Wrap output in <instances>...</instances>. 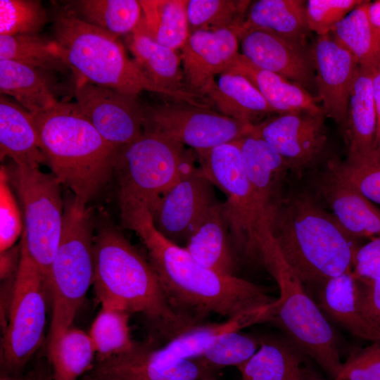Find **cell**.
<instances>
[{
	"instance_id": "obj_1",
	"label": "cell",
	"mask_w": 380,
	"mask_h": 380,
	"mask_svg": "<svg viewBox=\"0 0 380 380\" xmlns=\"http://www.w3.org/2000/svg\"><path fill=\"white\" fill-rule=\"evenodd\" d=\"M120 205L122 224L144 243L149 262L171 303L179 312L204 322L210 314L229 319L277 300L262 286L221 274L200 264L184 247L157 229L146 205L122 199Z\"/></svg>"
},
{
	"instance_id": "obj_2",
	"label": "cell",
	"mask_w": 380,
	"mask_h": 380,
	"mask_svg": "<svg viewBox=\"0 0 380 380\" xmlns=\"http://www.w3.org/2000/svg\"><path fill=\"white\" fill-rule=\"evenodd\" d=\"M94 262L101 304L141 315L156 345L203 323L172 305L151 263L117 229L106 226L94 236Z\"/></svg>"
},
{
	"instance_id": "obj_3",
	"label": "cell",
	"mask_w": 380,
	"mask_h": 380,
	"mask_svg": "<svg viewBox=\"0 0 380 380\" xmlns=\"http://www.w3.org/2000/svg\"><path fill=\"white\" fill-rule=\"evenodd\" d=\"M271 232L284 259L305 286L315 291L353 270L360 246L320 201L307 192L284 197Z\"/></svg>"
},
{
	"instance_id": "obj_4",
	"label": "cell",
	"mask_w": 380,
	"mask_h": 380,
	"mask_svg": "<svg viewBox=\"0 0 380 380\" xmlns=\"http://www.w3.org/2000/svg\"><path fill=\"white\" fill-rule=\"evenodd\" d=\"M32 115L51 173L87 204L114 174L119 149L98 132L76 103L58 101Z\"/></svg>"
},
{
	"instance_id": "obj_5",
	"label": "cell",
	"mask_w": 380,
	"mask_h": 380,
	"mask_svg": "<svg viewBox=\"0 0 380 380\" xmlns=\"http://www.w3.org/2000/svg\"><path fill=\"white\" fill-rule=\"evenodd\" d=\"M87 205L75 196L64 203L61 239L46 280L52 299L47 353L72 327L94 284L95 236L92 211Z\"/></svg>"
},
{
	"instance_id": "obj_6",
	"label": "cell",
	"mask_w": 380,
	"mask_h": 380,
	"mask_svg": "<svg viewBox=\"0 0 380 380\" xmlns=\"http://www.w3.org/2000/svg\"><path fill=\"white\" fill-rule=\"evenodd\" d=\"M53 30L77 76L129 96H138L144 90L165 96L129 58L118 37L84 22L65 8L56 15Z\"/></svg>"
},
{
	"instance_id": "obj_7",
	"label": "cell",
	"mask_w": 380,
	"mask_h": 380,
	"mask_svg": "<svg viewBox=\"0 0 380 380\" xmlns=\"http://www.w3.org/2000/svg\"><path fill=\"white\" fill-rule=\"evenodd\" d=\"M201 169L226 197L222 213L239 260L261 263V251L272 239V221L247 176L236 141L196 152Z\"/></svg>"
},
{
	"instance_id": "obj_8",
	"label": "cell",
	"mask_w": 380,
	"mask_h": 380,
	"mask_svg": "<svg viewBox=\"0 0 380 380\" xmlns=\"http://www.w3.org/2000/svg\"><path fill=\"white\" fill-rule=\"evenodd\" d=\"M262 264L279 289L278 306L271 321L334 380L343 363L338 338L330 322L284 259L274 239L264 250Z\"/></svg>"
},
{
	"instance_id": "obj_9",
	"label": "cell",
	"mask_w": 380,
	"mask_h": 380,
	"mask_svg": "<svg viewBox=\"0 0 380 380\" xmlns=\"http://www.w3.org/2000/svg\"><path fill=\"white\" fill-rule=\"evenodd\" d=\"M194 165L192 155L184 145L142 129L137 139L118 153L114 175L119 198L138 201L151 210Z\"/></svg>"
},
{
	"instance_id": "obj_10",
	"label": "cell",
	"mask_w": 380,
	"mask_h": 380,
	"mask_svg": "<svg viewBox=\"0 0 380 380\" xmlns=\"http://www.w3.org/2000/svg\"><path fill=\"white\" fill-rule=\"evenodd\" d=\"M7 170L22 205L24 229L21 239L46 282L62 232L64 203L61 184L52 173L43 172L39 168L13 163Z\"/></svg>"
},
{
	"instance_id": "obj_11",
	"label": "cell",
	"mask_w": 380,
	"mask_h": 380,
	"mask_svg": "<svg viewBox=\"0 0 380 380\" xmlns=\"http://www.w3.org/2000/svg\"><path fill=\"white\" fill-rule=\"evenodd\" d=\"M20 246V260L1 346V365L13 374L22 369L40 347L46 317L45 278L22 239Z\"/></svg>"
},
{
	"instance_id": "obj_12",
	"label": "cell",
	"mask_w": 380,
	"mask_h": 380,
	"mask_svg": "<svg viewBox=\"0 0 380 380\" xmlns=\"http://www.w3.org/2000/svg\"><path fill=\"white\" fill-rule=\"evenodd\" d=\"M253 124L184 101L143 105L142 129L189 146L196 152L238 141L250 133Z\"/></svg>"
},
{
	"instance_id": "obj_13",
	"label": "cell",
	"mask_w": 380,
	"mask_h": 380,
	"mask_svg": "<svg viewBox=\"0 0 380 380\" xmlns=\"http://www.w3.org/2000/svg\"><path fill=\"white\" fill-rule=\"evenodd\" d=\"M324 113L296 111L279 113L253 123L250 133L266 141L297 174L314 167L327 144Z\"/></svg>"
},
{
	"instance_id": "obj_14",
	"label": "cell",
	"mask_w": 380,
	"mask_h": 380,
	"mask_svg": "<svg viewBox=\"0 0 380 380\" xmlns=\"http://www.w3.org/2000/svg\"><path fill=\"white\" fill-rule=\"evenodd\" d=\"M76 103L98 132L118 149L142 132L143 105L137 96L99 86L77 76Z\"/></svg>"
},
{
	"instance_id": "obj_15",
	"label": "cell",
	"mask_w": 380,
	"mask_h": 380,
	"mask_svg": "<svg viewBox=\"0 0 380 380\" xmlns=\"http://www.w3.org/2000/svg\"><path fill=\"white\" fill-rule=\"evenodd\" d=\"M214 186L200 167H190L150 210L157 229L175 243L186 244L201 217L217 202Z\"/></svg>"
},
{
	"instance_id": "obj_16",
	"label": "cell",
	"mask_w": 380,
	"mask_h": 380,
	"mask_svg": "<svg viewBox=\"0 0 380 380\" xmlns=\"http://www.w3.org/2000/svg\"><path fill=\"white\" fill-rule=\"evenodd\" d=\"M242 55L255 65L279 75L305 89L315 85L311 48L306 42L281 37L264 29H236Z\"/></svg>"
},
{
	"instance_id": "obj_17",
	"label": "cell",
	"mask_w": 380,
	"mask_h": 380,
	"mask_svg": "<svg viewBox=\"0 0 380 380\" xmlns=\"http://www.w3.org/2000/svg\"><path fill=\"white\" fill-rule=\"evenodd\" d=\"M315 87L325 116L345 127L353 82L359 66L355 58L331 34L318 36L311 47Z\"/></svg>"
},
{
	"instance_id": "obj_18",
	"label": "cell",
	"mask_w": 380,
	"mask_h": 380,
	"mask_svg": "<svg viewBox=\"0 0 380 380\" xmlns=\"http://www.w3.org/2000/svg\"><path fill=\"white\" fill-rule=\"evenodd\" d=\"M311 183L316 198L350 236L372 239L380 235V208L341 175L333 160Z\"/></svg>"
},
{
	"instance_id": "obj_19",
	"label": "cell",
	"mask_w": 380,
	"mask_h": 380,
	"mask_svg": "<svg viewBox=\"0 0 380 380\" xmlns=\"http://www.w3.org/2000/svg\"><path fill=\"white\" fill-rule=\"evenodd\" d=\"M239 45L236 29L191 32L180 54L188 90L203 96L215 75L226 72L239 56Z\"/></svg>"
},
{
	"instance_id": "obj_20",
	"label": "cell",
	"mask_w": 380,
	"mask_h": 380,
	"mask_svg": "<svg viewBox=\"0 0 380 380\" xmlns=\"http://www.w3.org/2000/svg\"><path fill=\"white\" fill-rule=\"evenodd\" d=\"M217 371L198 358L165 367L150 359L141 343L129 350L96 360L80 380H215Z\"/></svg>"
},
{
	"instance_id": "obj_21",
	"label": "cell",
	"mask_w": 380,
	"mask_h": 380,
	"mask_svg": "<svg viewBox=\"0 0 380 380\" xmlns=\"http://www.w3.org/2000/svg\"><path fill=\"white\" fill-rule=\"evenodd\" d=\"M130 34L134 61L153 85L176 101L208 106L200 103L201 96L184 87L181 56L176 50L157 43L138 26Z\"/></svg>"
},
{
	"instance_id": "obj_22",
	"label": "cell",
	"mask_w": 380,
	"mask_h": 380,
	"mask_svg": "<svg viewBox=\"0 0 380 380\" xmlns=\"http://www.w3.org/2000/svg\"><path fill=\"white\" fill-rule=\"evenodd\" d=\"M236 142L248 179L272 222L284 197L283 185L287 172L290 171L289 166L284 159L260 137L250 133Z\"/></svg>"
},
{
	"instance_id": "obj_23",
	"label": "cell",
	"mask_w": 380,
	"mask_h": 380,
	"mask_svg": "<svg viewBox=\"0 0 380 380\" xmlns=\"http://www.w3.org/2000/svg\"><path fill=\"white\" fill-rule=\"evenodd\" d=\"M316 292V303L329 322L357 338L380 341V328L360 308L357 281L352 270L330 278Z\"/></svg>"
},
{
	"instance_id": "obj_24",
	"label": "cell",
	"mask_w": 380,
	"mask_h": 380,
	"mask_svg": "<svg viewBox=\"0 0 380 380\" xmlns=\"http://www.w3.org/2000/svg\"><path fill=\"white\" fill-rule=\"evenodd\" d=\"M184 248L204 267L226 276L238 277L236 255L222 213V203L216 202L201 217Z\"/></svg>"
},
{
	"instance_id": "obj_25",
	"label": "cell",
	"mask_w": 380,
	"mask_h": 380,
	"mask_svg": "<svg viewBox=\"0 0 380 380\" xmlns=\"http://www.w3.org/2000/svg\"><path fill=\"white\" fill-rule=\"evenodd\" d=\"M306 355L288 337L260 336V346L237 367L243 380H306Z\"/></svg>"
},
{
	"instance_id": "obj_26",
	"label": "cell",
	"mask_w": 380,
	"mask_h": 380,
	"mask_svg": "<svg viewBox=\"0 0 380 380\" xmlns=\"http://www.w3.org/2000/svg\"><path fill=\"white\" fill-rule=\"evenodd\" d=\"M1 159L10 158L13 163L39 168L46 163L32 114L5 95L0 96Z\"/></svg>"
},
{
	"instance_id": "obj_27",
	"label": "cell",
	"mask_w": 380,
	"mask_h": 380,
	"mask_svg": "<svg viewBox=\"0 0 380 380\" xmlns=\"http://www.w3.org/2000/svg\"><path fill=\"white\" fill-rule=\"evenodd\" d=\"M226 72L248 79L275 113L307 111L324 114L322 106L307 89L279 75L255 65L241 53Z\"/></svg>"
},
{
	"instance_id": "obj_28",
	"label": "cell",
	"mask_w": 380,
	"mask_h": 380,
	"mask_svg": "<svg viewBox=\"0 0 380 380\" xmlns=\"http://www.w3.org/2000/svg\"><path fill=\"white\" fill-rule=\"evenodd\" d=\"M343 129L348 146L347 156L366 154L376 148V115L369 68L359 65L357 69Z\"/></svg>"
},
{
	"instance_id": "obj_29",
	"label": "cell",
	"mask_w": 380,
	"mask_h": 380,
	"mask_svg": "<svg viewBox=\"0 0 380 380\" xmlns=\"http://www.w3.org/2000/svg\"><path fill=\"white\" fill-rule=\"evenodd\" d=\"M220 113L237 120L254 123L265 115L275 113L255 86L245 77L229 72L220 74L203 93Z\"/></svg>"
},
{
	"instance_id": "obj_30",
	"label": "cell",
	"mask_w": 380,
	"mask_h": 380,
	"mask_svg": "<svg viewBox=\"0 0 380 380\" xmlns=\"http://www.w3.org/2000/svg\"><path fill=\"white\" fill-rule=\"evenodd\" d=\"M51 72L0 60V90L32 115L56 104Z\"/></svg>"
},
{
	"instance_id": "obj_31",
	"label": "cell",
	"mask_w": 380,
	"mask_h": 380,
	"mask_svg": "<svg viewBox=\"0 0 380 380\" xmlns=\"http://www.w3.org/2000/svg\"><path fill=\"white\" fill-rule=\"evenodd\" d=\"M244 26L266 30L281 37L306 42V4L301 0H258L251 4Z\"/></svg>"
},
{
	"instance_id": "obj_32",
	"label": "cell",
	"mask_w": 380,
	"mask_h": 380,
	"mask_svg": "<svg viewBox=\"0 0 380 380\" xmlns=\"http://www.w3.org/2000/svg\"><path fill=\"white\" fill-rule=\"evenodd\" d=\"M142 17L138 25L157 43L182 49L191 32L187 16L188 0H142Z\"/></svg>"
},
{
	"instance_id": "obj_33",
	"label": "cell",
	"mask_w": 380,
	"mask_h": 380,
	"mask_svg": "<svg viewBox=\"0 0 380 380\" xmlns=\"http://www.w3.org/2000/svg\"><path fill=\"white\" fill-rule=\"evenodd\" d=\"M84 22L117 37L131 34L142 17V8L137 0H77L65 7Z\"/></svg>"
},
{
	"instance_id": "obj_34",
	"label": "cell",
	"mask_w": 380,
	"mask_h": 380,
	"mask_svg": "<svg viewBox=\"0 0 380 380\" xmlns=\"http://www.w3.org/2000/svg\"><path fill=\"white\" fill-rule=\"evenodd\" d=\"M0 60L53 72L70 68L56 40L36 34L0 35Z\"/></svg>"
},
{
	"instance_id": "obj_35",
	"label": "cell",
	"mask_w": 380,
	"mask_h": 380,
	"mask_svg": "<svg viewBox=\"0 0 380 380\" xmlns=\"http://www.w3.org/2000/svg\"><path fill=\"white\" fill-rule=\"evenodd\" d=\"M369 3L363 1L356 6L331 34L355 58L360 66L372 69L379 62L380 34L369 20Z\"/></svg>"
},
{
	"instance_id": "obj_36",
	"label": "cell",
	"mask_w": 380,
	"mask_h": 380,
	"mask_svg": "<svg viewBox=\"0 0 380 380\" xmlns=\"http://www.w3.org/2000/svg\"><path fill=\"white\" fill-rule=\"evenodd\" d=\"M47 355L52 380H80L92 367L96 351L89 333L70 327Z\"/></svg>"
},
{
	"instance_id": "obj_37",
	"label": "cell",
	"mask_w": 380,
	"mask_h": 380,
	"mask_svg": "<svg viewBox=\"0 0 380 380\" xmlns=\"http://www.w3.org/2000/svg\"><path fill=\"white\" fill-rule=\"evenodd\" d=\"M129 315L118 307L101 304L89 335L96 351V360L108 358L131 350L136 342L131 336Z\"/></svg>"
},
{
	"instance_id": "obj_38",
	"label": "cell",
	"mask_w": 380,
	"mask_h": 380,
	"mask_svg": "<svg viewBox=\"0 0 380 380\" xmlns=\"http://www.w3.org/2000/svg\"><path fill=\"white\" fill-rule=\"evenodd\" d=\"M250 1L188 0L190 32L199 30L237 29L245 20Z\"/></svg>"
},
{
	"instance_id": "obj_39",
	"label": "cell",
	"mask_w": 380,
	"mask_h": 380,
	"mask_svg": "<svg viewBox=\"0 0 380 380\" xmlns=\"http://www.w3.org/2000/svg\"><path fill=\"white\" fill-rule=\"evenodd\" d=\"M241 331L222 335L196 358L216 371L229 366L237 367L253 356L260 346V336Z\"/></svg>"
},
{
	"instance_id": "obj_40",
	"label": "cell",
	"mask_w": 380,
	"mask_h": 380,
	"mask_svg": "<svg viewBox=\"0 0 380 380\" xmlns=\"http://www.w3.org/2000/svg\"><path fill=\"white\" fill-rule=\"evenodd\" d=\"M341 175L364 196L380 204V148L360 156L333 160Z\"/></svg>"
},
{
	"instance_id": "obj_41",
	"label": "cell",
	"mask_w": 380,
	"mask_h": 380,
	"mask_svg": "<svg viewBox=\"0 0 380 380\" xmlns=\"http://www.w3.org/2000/svg\"><path fill=\"white\" fill-rule=\"evenodd\" d=\"M46 21L39 1H0V35L36 34Z\"/></svg>"
},
{
	"instance_id": "obj_42",
	"label": "cell",
	"mask_w": 380,
	"mask_h": 380,
	"mask_svg": "<svg viewBox=\"0 0 380 380\" xmlns=\"http://www.w3.org/2000/svg\"><path fill=\"white\" fill-rule=\"evenodd\" d=\"M7 167L0 169V253L13 246L22 236L24 222L12 191Z\"/></svg>"
},
{
	"instance_id": "obj_43",
	"label": "cell",
	"mask_w": 380,
	"mask_h": 380,
	"mask_svg": "<svg viewBox=\"0 0 380 380\" xmlns=\"http://www.w3.org/2000/svg\"><path fill=\"white\" fill-rule=\"evenodd\" d=\"M361 0H309L306 3L308 29L318 36L329 34L336 25L356 6Z\"/></svg>"
},
{
	"instance_id": "obj_44",
	"label": "cell",
	"mask_w": 380,
	"mask_h": 380,
	"mask_svg": "<svg viewBox=\"0 0 380 380\" xmlns=\"http://www.w3.org/2000/svg\"><path fill=\"white\" fill-rule=\"evenodd\" d=\"M334 380H380V341L351 353Z\"/></svg>"
},
{
	"instance_id": "obj_45",
	"label": "cell",
	"mask_w": 380,
	"mask_h": 380,
	"mask_svg": "<svg viewBox=\"0 0 380 380\" xmlns=\"http://www.w3.org/2000/svg\"><path fill=\"white\" fill-rule=\"evenodd\" d=\"M352 273L355 279L361 281H372L380 276V235L359 247Z\"/></svg>"
},
{
	"instance_id": "obj_46",
	"label": "cell",
	"mask_w": 380,
	"mask_h": 380,
	"mask_svg": "<svg viewBox=\"0 0 380 380\" xmlns=\"http://www.w3.org/2000/svg\"><path fill=\"white\" fill-rule=\"evenodd\" d=\"M357 281L360 308L380 328V276L372 281Z\"/></svg>"
},
{
	"instance_id": "obj_47",
	"label": "cell",
	"mask_w": 380,
	"mask_h": 380,
	"mask_svg": "<svg viewBox=\"0 0 380 380\" xmlns=\"http://www.w3.org/2000/svg\"><path fill=\"white\" fill-rule=\"evenodd\" d=\"M21 255V246H13L0 254V278L6 281L16 276Z\"/></svg>"
},
{
	"instance_id": "obj_48",
	"label": "cell",
	"mask_w": 380,
	"mask_h": 380,
	"mask_svg": "<svg viewBox=\"0 0 380 380\" xmlns=\"http://www.w3.org/2000/svg\"><path fill=\"white\" fill-rule=\"evenodd\" d=\"M371 70L373 97L376 115V146L380 148V63L378 62Z\"/></svg>"
},
{
	"instance_id": "obj_49",
	"label": "cell",
	"mask_w": 380,
	"mask_h": 380,
	"mask_svg": "<svg viewBox=\"0 0 380 380\" xmlns=\"http://www.w3.org/2000/svg\"><path fill=\"white\" fill-rule=\"evenodd\" d=\"M367 15L369 20L377 33L380 34V0L369 3Z\"/></svg>"
},
{
	"instance_id": "obj_50",
	"label": "cell",
	"mask_w": 380,
	"mask_h": 380,
	"mask_svg": "<svg viewBox=\"0 0 380 380\" xmlns=\"http://www.w3.org/2000/svg\"><path fill=\"white\" fill-rule=\"evenodd\" d=\"M25 376L27 380H52L50 369L43 363H39Z\"/></svg>"
},
{
	"instance_id": "obj_51",
	"label": "cell",
	"mask_w": 380,
	"mask_h": 380,
	"mask_svg": "<svg viewBox=\"0 0 380 380\" xmlns=\"http://www.w3.org/2000/svg\"><path fill=\"white\" fill-rule=\"evenodd\" d=\"M306 380H326L319 372L313 369L310 365H308Z\"/></svg>"
},
{
	"instance_id": "obj_52",
	"label": "cell",
	"mask_w": 380,
	"mask_h": 380,
	"mask_svg": "<svg viewBox=\"0 0 380 380\" xmlns=\"http://www.w3.org/2000/svg\"><path fill=\"white\" fill-rule=\"evenodd\" d=\"M0 380H27L26 376H20L17 375L1 374Z\"/></svg>"
},
{
	"instance_id": "obj_53",
	"label": "cell",
	"mask_w": 380,
	"mask_h": 380,
	"mask_svg": "<svg viewBox=\"0 0 380 380\" xmlns=\"http://www.w3.org/2000/svg\"><path fill=\"white\" fill-rule=\"evenodd\" d=\"M379 62L380 63V53H379Z\"/></svg>"
}]
</instances>
